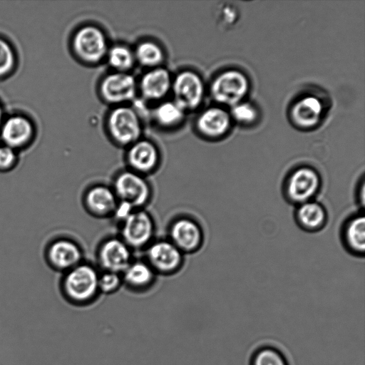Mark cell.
Here are the masks:
<instances>
[{"mask_svg": "<svg viewBox=\"0 0 365 365\" xmlns=\"http://www.w3.org/2000/svg\"><path fill=\"white\" fill-rule=\"evenodd\" d=\"M83 200L86 209L97 217L113 215L118 202L113 188L104 185H96L90 187Z\"/></svg>", "mask_w": 365, "mask_h": 365, "instance_id": "19", "label": "cell"}, {"mask_svg": "<svg viewBox=\"0 0 365 365\" xmlns=\"http://www.w3.org/2000/svg\"><path fill=\"white\" fill-rule=\"evenodd\" d=\"M323 111L322 102L314 96H306L299 100L291 111L294 123L302 128L316 125L320 120Z\"/></svg>", "mask_w": 365, "mask_h": 365, "instance_id": "21", "label": "cell"}, {"mask_svg": "<svg viewBox=\"0 0 365 365\" xmlns=\"http://www.w3.org/2000/svg\"><path fill=\"white\" fill-rule=\"evenodd\" d=\"M112 188L118 201L125 202L135 209L147 204L152 192L144 175L129 169L115 177Z\"/></svg>", "mask_w": 365, "mask_h": 365, "instance_id": "5", "label": "cell"}, {"mask_svg": "<svg viewBox=\"0 0 365 365\" xmlns=\"http://www.w3.org/2000/svg\"><path fill=\"white\" fill-rule=\"evenodd\" d=\"M122 282L120 274L103 271L99 274L98 289L103 292H112L119 287Z\"/></svg>", "mask_w": 365, "mask_h": 365, "instance_id": "29", "label": "cell"}, {"mask_svg": "<svg viewBox=\"0 0 365 365\" xmlns=\"http://www.w3.org/2000/svg\"><path fill=\"white\" fill-rule=\"evenodd\" d=\"M249 83L246 76L235 70L225 71L212 81L210 92L218 103L236 105L246 95Z\"/></svg>", "mask_w": 365, "mask_h": 365, "instance_id": "9", "label": "cell"}, {"mask_svg": "<svg viewBox=\"0 0 365 365\" xmlns=\"http://www.w3.org/2000/svg\"><path fill=\"white\" fill-rule=\"evenodd\" d=\"M98 261L103 271L122 274L132 260L130 247L120 237H110L100 245Z\"/></svg>", "mask_w": 365, "mask_h": 365, "instance_id": "14", "label": "cell"}, {"mask_svg": "<svg viewBox=\"0 0 365 365\" xmlns=\"http://www.w3.org/2000/svg\"><path fill=\"white\" fill-rule=\"evenodd\" d=\"M98 91L106 103L115 106L125 105L135 98L138 81L130 73L113 71L101 80Z\"/></svg>", "mask_w": 365, "mask_h": 365, "instance_id": "6", "label": "cell"}, {"mask_svg": "<svg viewBox=\"0 0 365 365\" xmlns=\"http://www.w3.org/2000/svg\"><path fill=\"white\" fill-rule=\"evenodd\" d=\"M344 249L352 256L363 257L365 254V217L364 210L346 218L340 230Z\"/></svg>", "mask_w": 365, "mask_h": 365, "instance_id": "17", "label": "cell"}, {"mask_svg": "<svg viewBox=\"0 0 365 365\" xmlns=\"http://www.w3.org/2000/svg\"><path fill=\"white\" fill-rule=\"evenodd\" d=\"M4 119V110L1 104L0 103V126Z\"/></svg>", "mask_w": 365, "mask_h": 365, "instance_id": "32", "label": "cell"}, {"mask_svg": "<svg viewBox=\"0 0 365 365\" xmlns=\"http://www.w3.org/2000/svg\"><path fill=\"white\" fill-rule=\"evenodd\" d=\"M250 365H289L284 354L271 345L257 348L252 354Z\"/></svg>", "mask_w": 365, "mask_h": 365, "instance_id": "26", "label": "cell"}, {"mask_svg": "<svg viewBox=\"0 0 365 365\" xmlns=\"http://www.w3.org/2000/svg\"><path fill=\"white\" fill-rule=\"evenodd\" d=\"M135 62L148 69L161 66L165 60L163 48L152 40L139 42L133 49Z\"/></svg>", "mask_w": 365, "mask_h": 365, "instance_id": "24", "label": "cell"}, {"mask_svg": "<svg viewBox=\"0 0 365 365\" xmlns=\"http://www.w3.org/2000/svg\"><path fill=\"white\" fill-rule=\"evenodd\" d=\"M171 91L173 101L187 112L200 106L205 95V86L199 74L185 69L173 77Z\"/></svg>", "mask_w": 365, "mask_h": 365, "instance_id": "7", "label": "cell"}, {"mask_svg": "<svg viewBox=\"0 0 365 365\" xmlns=\"http://www.w3.org/2000/svg\"><path fill=\"white\" fill-rule=\"evenodd\" d=\"M155 272L146 261H132L121 274L122 280L128 286L141 289L151 284Z\"/></svg>", "mask_w": 365, "mask_h": 365, "instance_id": "23", "label": "cell"}, {"mask_svg": "<svg viewBox=\"0 0 365 365\" xmlns=\"http://www.w3.org/2000/svg\"><path fill=\"white\" fill-rule=\"evenodd\" d=\"M120 224V238L130 249L146 247L152 242L155 225L148 212L135 209Z\"/></svg>", "mask_w": 365, "mask_h": 365, "instance_id": "8", "label": "cell"}, {"mask_svg": "<svg viewBox=\"0 0 365 365\" xmlns=\"http://www.w3.org/2000/svg\"><path fill=\"white\" fill-rule=\"evenodd\" d=\"M82 256L80 246L66 237L51 241L45 250V259L51 268L63 273L81 263Z\"/></svg>", "mask_w": 365, "mask_h": 365, "instance_id": "11", "label": "cell"}, {"mask_svg": "<svg viewBox=\"0 0 365 365\" xmlns=\"http://www.w3.org/2000/svg\"><path fill=\"white\" fill-rule=\"evenodd\" d=\"M186 111L175 101H162L152 110L151 115L155 123L167 129L175 128L185 120Z\"/></svg>", "mask_w": 365, "mask_h": 365, "instance_id": "22", "label": "cell"}, {"mask_svg": "<svg viewBox=\"0 0 365 365\" xmlns=\"http://www.w3.org/2000/svg\"><path fill=\"white\" fill-rule=\"evenodd\" d=\"M170 240L183 253L198 250L204 240L203 230L195 220L181 217L171 222L169 228Z\"/></svg>", "mask_w": 365, "mask_h": 365, "instance_id": "13", "label": "cell"}, {"mask_svg": "<svg viewBox=\"0 0 365 365\" xmlns=\"http://www.w3.org/2000/svg\"><path fill=\"white\" fill-rule=\"evenodd\" d=\"M364 199H365V179L362 177L359 182L356 190V200L358 202V205L363 208L364 207Z\"/></svg>", "mask_w": 365, "mask_h": 365, "instance_id": "31", "label": "cell"}, {"mask_svg": "<svg viewBox=\"0 0 365 365\" xmlns=\"http://www.w3.org/2000/svg\"><path fill=\"white\" fill-rule=\"evenodd\" d=\"M99 273L93 266L80 263L64 272L61 288L64 294L75 302H84L93 298L98 289Z\"/></svg>", "mask_w": 365, "mask_h": 365, "instance_id": "4", "label": "cell"}, {"mask_svg": "<svg viewBox=\"0 0 365 365\" xmlns=\"http://www.w3.org/2000/svg\"><path fill=\"white\" fill-rule=\"evenodd\" d=\"M106 128L114 143L127 147L140 139L143 132L139 114L128 105L115 106L108 113Z\"/></svg>", "mask_w": 365, "mask_h": 365, "instance_id": "3", "label": "cell"}, {"mask_svg": "<svg viewBox=\"0 0 365 365\" xmlns=\"http://www.w3.org/2000/svg\"><path fill=\"white\" fill-rule=\"evenodd\" d=\"M106 59L113 71L129 73L135 62L133 50L125 44L109 47Z\"/></svg>", "mask_w": 365, "mask_h": 365, "instance_id": "25", "label": "cell"}, {"mask_svg": "<svg viewBox=\"0 0 365 365\" xmlns=\"http://www.w3.org/2000/svg\"><path fill=\"white\" fill-rule=\"evenodd\" d=\"M32 120L23 114H13L4 118L0 126L2 144L19 151L30 144L35 135Z\"/></svg>", "mask_w": 365, "mask_h": 365, "instance_id": "12", "label": "cell"}, {"mask_svg": "<svg viewBox=\"0 0 365 365\" xmlns=\"http://www.w3.org/2000/svg\"><path fill=\"white\" fill-rule=\"evenodd\" d=\"M19 162L18 151L4 144L0 145V172L12 170Z\"/></svg>", "mask_w": 365, "mask_h": 365, "instance_id": "28", "label": "cell"}, {"mask_svg": "<svg viewBox=\"0 0 365 365\" xmlns=\"http://www.w3.org/2000/svg\"><path fill=\"white\" fill-rule=\"evenodd\" d=\"M183 255L169 240L154 241L146 247V262L155 272L162 274H172L179 269Z\"/></svg>", "mask_w": 365, "mask_h": 365, "instance_id": "10", "label": "cell"}, {"mask_svg": "<svg viewBox=\"0 0 365 365\" xmlns=\"http://www.w3.org/2000/svg\"><path fill=\"white\" fill-rule=\"evenodd\" d=\"M71 46L75 56L90 65L105 60L110 47L105 32L93 24L78 28L72 36Z\"/></svg>", "mask_w": 365, "mask_h": 365, "instance_id": "2", "label": "cell"}, {"mask_svg": "<svg viewBox=\"0 0 365 365\" xmlns=\"http://www.w3.org/2000/svg\"><path fill=\"white\" fill-rule=\"evenodd\" d=\"M230 118L223 109L210 107L197 116L195 126L197 131L206 138H216L223 135L229 129Z\"/></svg>", "mask_w": 365, "mask_h": 365, "instance_id": "20", "label": "cell"}, {"mask_svg": "<svg viewBox=\"0 0 365 365\" xmlns=\"http://www.w3.org/2000/svg\"><path fill=\"white\" fill-rule=\"evenodd\" d=\"M173 76L161 66L148 69L138 81V91L147 101H160L171 91Z\"/></svg>", "mask_w": 365, "mask_h": 365, "instance_id": "15", "label": "cell"}, {"mask_svg": "<svg viewBox=\"0 0 365 365\" xmlns=\"http://www.w3.org/2000/svg\"><path fill=\"white\" fill-rule=\"evenodd\" d=\"M16 56L11 43L0 37V78L9 76L16 66Z\"/></svg>", "mask_w": 365, "mask_h": 365, "instance_id": "27", "label": "cell"}, {"mask_svg": "<svg viewBox=\"0 0 365 365\" xmlns=\"http://www.w3.org/2000/svg\"><path fill=\"white\" fill-rule=\"evenodd\" d=\"M126 161L129 170L144 175L157 168L160 153L152 141L140 138L128 147Z\"/></svg>", "mask_w": 365, "mask_h": 365, "instance_id": "16", "label": "cell"}, {"mask_svg": "<svg viewBox=\"0 0 365 365\" xmlns=\"http://www.w3.org/2000/svg\"><path fill=\"white\" fill-rule=\"evenodd\" d=\"M322 186V178L317 170L300 165L284 177L282 191L284 200L295 206L314 200Z\"/></svg>", "mask_w": 365, "mask_h": 365, "instance_id": "1", "label": "cell"}, {"mask_svg": "<svg viewBox=\"0 0 365 365\" xmlns=\"http://www.w3.org/2000/svg\"><path fill=\"white\" fill-rule=\"evenodd\" d=\"M232 116L242 123H250L257 118L256 109L247 103H237L232 110Z\"/></svg>", "mask_w": 365, "mask_h": 365, "instance_id": "30", "label": "cell"}, {"mask_svg": "<svg viewBox=\"0 0 365 365\" xmlns=\"http://www.w3.org/2000/svg\"><path fill=\"white\" fill-rule=\"evenodd\" d=\"M294 218L301 230L314 233L325 227L328 221V213L322 204L314 200L297 205Z\"/></svg>", "mask_w": 365, "mask_h": 365, "instance_id": "18", "label": "cell"}]
</instances>
